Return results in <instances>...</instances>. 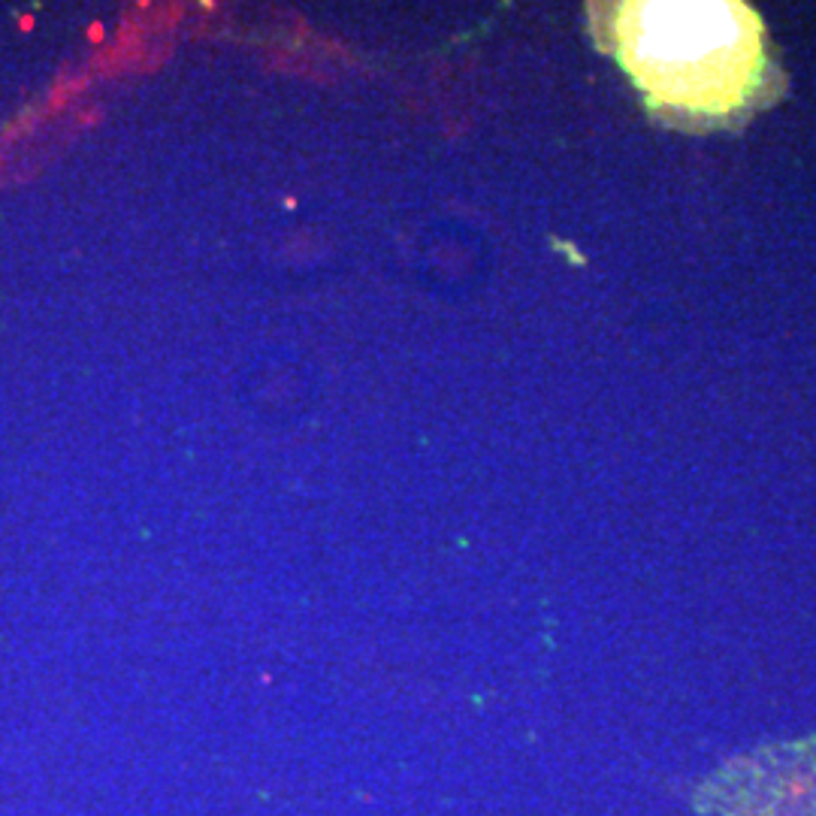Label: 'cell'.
Listing matches in <instances>:
<instances>
[{
    "mask_svg": "<svg viewBox=\"0 0 816 816\" xmlns=\"http://www.w3.org/2000/svg\"><path fill=\"white\" fill-rule=\"evenodd\" d=\"M593 25L647 109L672 127H741L783 91L765 25L747 3H602Z\"/></svg>",
    "mask_w": 816,
    "mask_h": 816,
    "instance_id": "1",
    "label": "cell"
},
{
    "mask_svg": "<svg viewBox=\"0 0 816 816\" xmlns=\"http://www.w3.org/2000/svg\"><path fill=\"white\" fill-rule=\"evenodd\" d=\"M719 816H816V738L783 741L732 759L698 786Z\"/></svg>",
    "mask_w": 816,
    "mask_h": 816,
    "instance_id": "2",
    "label": "cell"
}]
</instances>
